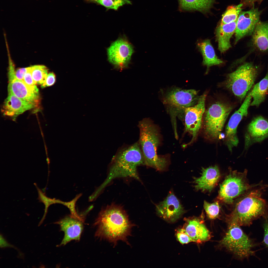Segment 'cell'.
Masks as SVG:
<instances>
[{
    "label": "cell",
    "mask_w": 268,
    "mask_h": 268,
    "mask_svg": "<svg viewBox=\"0 0 268 268\" xmlns=\"http://www.w3.org/2000/svg\"><path fill=\"white\" fill-rule=\"evenodd\" d=\"M56 80L55 75L53 72L48 74L44 83L41 85L42 88H44L53 85Z\"/></svg>",
    "instance_id": "cell-32"
},
{
    "label": "cell",
    "mask_w": 268,
    "mask_h": 268,
    "mask_svg": "<svg viewBox=\"0 0 268 268\" xmlns=\"http://www.w3.org/2000/svg\"><path fill=\"white\" fill-rule=\"evenodd\" d=\"M261 14L257 8H254L239 14L236 21L235 43L245 36L252 34L260 21Z\"/></svg>",
    "instance_id": "cell-14"
},
{
    "label": "cell",
    "mask_w": 268,
    "mask_h": 268,
    "mask_svg": "<svg viewBox=\"0 0 268 268\" xmlns=\"http://www.w3.org/2000/svg\"><path fill=\"white\" fill-rule=\"evenodd\" d=\"M96 0H85L87 2H94Z\"/></svg>",
    "instance_id": "cell-38"
},
{
    "label": "cell",
    "mask_w": 268,
    "mask_h": 268,
    "mask_svg": "<svg viewBox=\"0 0 268 268\" xmlns=\"http://www.w3.org/2000/svg\"><path fill=\"white\" fill-rule=\"evenodd\" d=\"M253 100L250 105L258 106L265 99L268 92V73L260 81L256 84L250 92Z\"/></svg>",
    "instance_id": "cell-24"
},
{
    "label": "cell",
    "mask_w": 268,
    "mask_h": 268,
    "mask_svg": "<svg viewBox=\"0 0 268 268\" xmlns=\"http://www.w3.org/2000/svg\"><path fill=\"white\" fill-rule=\"evenodd\" d=\"M134 52L133 46L125 38H118L107 49L109 61L120 69L128 67Z\"/></svg>",
    "instance_id": "cell-12"
},
{
    "label": "cell",
    "mask_w": 268,
    "mask_h": 268,
    "mask_svg": "<svg viewBox=\"0 0 268 268\" xmlns=\"http://www.w3.org/2000/svg\"><path fill=\"white\" fill-rule=\"evenodd\" d=\"M83 220L71 215L55 223L59 225L60 230L64 233L60 246L65 245L72 240L79 241L83 228Z\"/></svg>",
    "instance_id": "cell-16"
},
{
    "label": "cell",
    "mask_w": 268,
    "mask_h": 268,
    "mask_svg": "<svg viewBox=\"0 0 268 268\" xmlns=\"http://www.w3.org/2000/svg\"><path fill=\"white\" fill-rule=\"evenodd\" d=\"M37 105L35 103L22 100L12 93L8 92L2 111L4 115L14 118L25 111L34 108Z\"/></svg>",
    "instance_id": "cell-20"
},
{
    "label": "cell",
    "mask_w": 268,
    "mask_h": 268,
    "mask_svg": "<svg viewBox=\"0 0 268 268\" xmlns=\"http://www.w3.org/2000/svg\"><path fill=\"white\" fill-rule=\"evenodd\" d=\"M0 247L3 248L6 247H12V246L8 244L6 241L3 237L2 236L0 235Z\"/></svg>",
    "instance_id": "cell-36"
},
{
    "label": "cell",
    "mask_w": 268,
    "mask_h": 268,
    "mask_svg": "<svg viewBox=\"0 0 268 268\" xmlns=\"http://www.w3.org/2000/svg\"><path fill=\"white\" fill-rule=\"evenodd\" d=\"M203 207L208 218L214 219L218 216L220 211V207L218 201L212 203L204 201Z\"/></svg>",
    "instance_id": "cell-28"
},
{
    "label": "cell",
    "mask_w": 268,
    "mask_h": 268,
    "mask_svg": "<svg viewBox=\"0 0 268 268\" xmlns=\"http://www.w3.org/2000/svg\"><path fill=\"white\" fill-rule=\"evenodd\" d=\"M228 227L225 236L220 241L221 245L240 258L252 255L254 245L252 240L234 221L227 220Z\"/></svg>",
    "instance_id": "cell-6"
},
{
    "label": "cell",
    "mask_w": 268,
    "mask_h": 268,
    "mask_svg": "<svg viewBox=\"0 0 268 268\" xmlns=\"http://www.w3.org/2000/svg\"><path fill=\"white\" fill-rule=\"evenodd\" d=\"M201 176L194 177L193 183L197 191L211 192L217 184L220 176L218 167L215 165L206 168H202Z\"/></svg>",
    "instance_id": "cell-19"
},
{
    "label": "cell",
    "mask_w": 268,
    "mask_h": 268,
    "mask_svg": "<svg viewBox=\"0 0 268 268\" xmlns=\"http://www.w3.org/2000/svg\"><path fill=\"white\" fill-rule=\"evenodd\" d=\"M23 81L26 84L30 86L34 85L36 84L32 75L31 67H28V69L24 76Z\"/></svg>",
    "instance_id": "cell-33"
},
{
    "label": "cell",
    "mask_w": 268,
    "mask_h": 268,
    "mask_svg": "<svg viewBox=\"0 0 268 268\" xmlns=\"http://www.w3.org/2000/svg\"><path fill=\"white\" fill-rule=\"evenodd\" d=\"M253 44L260 51L268 50V22L260 21L256 24L252 33Z\"/></svg>",
    "instance_id": "cell-22"
},
{
    "label": "cell",
    "mask_w": 268,
    "mask_h": 268,
    "mask_svg": "<svg viewBox=\"0 0 268 268\" xmlns=\"http://www.w3.org/2000/svg\"><path fill=\"white\" fill-rule=\"evenodd\" d=\"M232 107L217 102L212 104L204 112L203 121L205 134L208 138L216 139L222 130Z\"/></svg>",
    "instance_id": "cell-8"
},
{
    "label": "cell",
    "mask_w": 268,
    "mask_h": 268,
    "mask_svg": "<svg viewBox=\"0 0 268 268\" xmlns=\"http://www.w3.org/2000/svg\"><path fill=\"white\" fill-rule=\"evenodd\" d=\"M247 171L243 172L230 170L220 185L218 199L225 203H232L234 199L243 195L254 186H251L247 178Z\"/></svg>",
    "instance_id": "cell-7"
},
{
    "label": "cell",
    "mask_w": 268,
    "mask_h": 268,
    "mask_svg": "<svg viewBox=\"0 0 268 268\" xmlns=\"http://www.w3.org/2000/svg\"><path fill=\"white\" fill-rule=\"evenodd\" d=\"M94 2L100 4L106 8L116 10L120 7L126 4L131 3L128 0H97Z\"/></svg>",
    "instance_id": "cell-29"
},
{
    "label": "cell",
    "mask_w": 268,
    "mask_h": 268,
    "mask_svg": "<svg viewBox=\"0 0 268 268\" xmlns=\"http://www.w3.org/2000/svg\"><path fill=\"white\" fill-rule=\"evenodd\" d=\"M249 106L243 103L239 108L232 116L225 130V142L229 150L232 151L233 148L237 145L239 141L236 134L237 126L244 117L248 114Z\"/></svg>",
    "instance_id": "cell-18"
},
{
    "label": "cell",
    "mask_w": 268,
    "mask_h": 268,
    "mask_svg": "<svg viewBox=\"0 0 268 268\" xmlns=\"http://www.w3.org/2000/svg\"><path fill=\"white\" fill-rule=\"evenodd\" d=\"M138 127L139 131L138 141L144 157L145 165L159 171L165 170L168 162L165 158L157 154L160 135L156 126L149 119L144 118L139 121Z\"/></svg>",
    "instance_id": "cell-3"
},
{
    "label": "cell",
    "mask_w": 268,
    "mask_h": 268,
    "mask_svg": "<svg viewBox=\"0 0 268 268\" xmlns=\"http://www.w3.org/2000/svg\"><path fill=\"white\" fill-rule=\"evenodd\" d=\"M258 73L256 67L251 63H246L228 75L225 85L238 99L242 100L254 84Z\"/></svg>",
    "instance_id": "cell-5"
},
{
    "label": "cell",
    "mask_w": 268,
    "mask_h": 268,
    "mask_svg": "<svg viewBox=\"0 0 268 268\" xmlns=\"http://www.w3.org/2000/svg\"><path fill=\"white\" fill-rule=\"evenodd\" d=\"M176 236L179 241L182 244L193 242L190 237L183 232L178 231L176 234Z\"/></svg>",
    "instance_id": "cell-31"
},
{
    "label": "cell",
    "mask_w": 268,
    "mask_h": 268,
    "mask_svg": "<svg viewBox=\"0 0 268 268\" xmlns=\"http://www.w3.org/2000/svg\"><path fill=\"white\" fill-rule=\"evenodd\" d=\"M263 227L264 230L263 241L265 244L268 246V220L264 224Z\"/></svg>",
    "instance_id": "cell-35"
},
{
    "label": "cell",
    "mask_w": 268,
    "mask_h": 268,
    "mask_svg": "<svg viewBox=\"0 0 268 268\" xmlns=\"http://www.w3.org/2000/svg\"><path fill=\"white\" fill-rule=\"evenodd\" d=\"M236 21L227 24H220L216 29V36L218 49L221 53L225 52L231 47L230 39L235 33Z\"/></svg>",
    "instance_id": "cell-21"
},
{
    "label": "cell",
    "mask_w": 268,
    "mask_h": 268,
    "mask_svg": "<svg viewBox=\"0 0 268 268\" xmlns=\"http://www.w3.org/2000/svg\"><path fill=\"white\" fill-rule=\"evenodd\" d=\"M197 46L202 56V64L207 68L223 63V61L216 55L209 39L205 40L198 43Z\"/></svg>",
    "instance_id": "cell-23"
},
{
    "label": "cell",
    "mask_w": 268,
    "mask_h": 268,
    "mask_svg": "<svg viewBox=\"0 0 268 268\" xmlns=\"http://www.w3.org/2000/svg\"><path fill=\"white\" fill-rule=\"evenodd\" d=\"M245 4L250 6H253L256 2H260L262 0H242Z\"/></svg>",
    "instance_id": "cell-37"
},
{
    "label": "cell",
    "mask_w": 268,
    "mask_h": 268,
    "mask_svg": "<svg viewBox=\"0 0 268 268\" xmlns=\"http://www.w3.org/2000/svg\"><path fill=\"white\" fill-rule=\"evenodd\" d=\"M157 214L167 221L173 222L179 218L185 210L172 191H170L165 199L156 206Z\"/></svg>",
    "instance_id": "cell-13"
},
{
    "label": "cell",
    "mask_w": 268,
    "mask_h": 268,
    "mask_svg": "<svg viewBox=\"0 0 268 268\" xmlns=\"http://www.w3.org/2000/svg\"><path fill=\"white\" fill-rule=\"evenodd\" d=\"M94 225L97 228L96 237L106 240L114 246L120 241L130 245L128 238L131 236L132 229L135 226L123 208L114 205L102 210Z\"/></svg>",
    "instance_id": "cell-1"
},
{
    "label": "cell",
    "mask_w": 268,
    "mask_h": 268,
    "mask_svg": "<svg viewBox=\"0 0 268 268\" xmlns=\"http://www.w3.org/2000/svg\"><path fill=\"white\" fill-rule=\"evenodd\" d=\"M144 165V157L138 141L120 150L112 159L103 188L114 179L131 177L141 181L137 167Z\"/></svg>",
    "instance_id": "cell-2"
},
{
    "label": "cell",
    "mask_w": 268,
    "mask_h": 268,
    "mask_svg": "<svg viewBox=\"0 0 268 268\" xmlns=\"http://www.w3.org/2000/svg\"><path fill=\"white\" fill-rule=\"evenodd\" d=\"M28 67L19 68L15 70V75L16 78L20 80H23L24 76L27 71Z\"/></svg>",
    "instance_id": "cell-34"
},
{
    "label": "cell",
    "mask_w": 268,
    "mask_h": 268,
    "mask_svg": "<svg viewBox=\"0 0 268 268\" xmlns=\"http://www.w3.org/2000/svg\"><path fill=\"white\" fill-rule=\"evenodd\" d=\"M198 92L193 89L174 88L167 91L164 98V103L170 109L184 110L196 104L199 100Z\"/></svg>",
    "instance_id": "cell-11"
},
{
    "label": "cell",
    "mask_w": 268,
    "mask_h": 268,
    "mask_svg": "<svg viewBox=\"0 0 268 268\" xmlns=\"http://www.w3.org/2000/svg\"><path fill=\"white\" fill-rule=\"evenodd\" d=\"M244 195L227 217V220L234 221L240 226L250 225L256 219L266 216L268 210L260 190H250Z\"/></svg>",
    "instance_id": "cell-4"
},
{
    "label": "cell",
    "mask_w": 268,
    "mask_h": 268,
    "mask_svg": "<svg viewBox=\"0 0 268 268\" xmlns=\"http://www.w3.org/2000/svg\"><path fill=\"white\" fill-rule=\"evenodd\" d=\"M242 4L229 6L223 15L221 24H225L236 21L242 9Z\"/></svg>",
    "instance_id": "cell-27"
},
{
    "label": "cell",
    "mask_w": 268,
    "mask_h": 268,
    "mask_svg": "<svg viewBox=\"0 0 268 268\" xmlns=\"http://www.w3.org/2000/svg\"><path fill=\"white\" fill-rule=\"evenodd\" d=\"M214 0H178L179 10L182 11L204 12L212 6Z\"/></svg>",
    "instance_id": "cell-25"
},
{
    "label": "cell",
    "mask_w": 268,
    "mask_h": 268,
    "mask_svg": "<svg viewBox=\"0 0 268 268\" xmlns=\"http://www.w3.org/2000/svg\"><path fill=\"white\" fill-rule=\"evenodd\" d=\"M14 64H10L8 67V91L21 99L37 105L39 100L38 90L35 85L30 86L23 80L17 79L15 75Z\"/></svg>",
    "instance_id": "cell-10"
},
{
    "label": "cell",
    "mask_w": 268,
    "mask_h": 268,
    "mask_svg": "<svg viewBox=\"0 0 268 268\" xmlns=\"http://www.w3.org/2000/svg\"><path fill=\"white\" fill-rule=\"evenodd\" d=\"M185 223L178 231L184 233L190 237L194 242L201 243L209 240L211 234L199 218L190 217L184 219Z\"/></svg>",
    "instance_id": "cell-17"
},
{
    "label": "cell",
    "mask_w": 268,
    "mask_h": 268,
    "mask_svg": "<svg viewBox=\"0 0 268 268\" xmlns=\"http://www.w3.org/2000/svg\"><path fill=\"white\" fill-rule=\"evenodd\" d=\"M268 137V120L262 116L255 118L249 124L245 135L246 149Z\"/></svg>",
    "instance_id": "cell-15"
},
{
    "label": "cell",
    "mask_w": 268,
    "mask_h": 268,
    "mask_svg": "<svg viewBox=\"0 0 268 268\" xmlns=\"http://www.w3.org/2000/svg\"><path fill=\"white\" fill-rule=\"evenodd\" d=\"M36 187L38 194L39 197L38 199L40 201L43 202L45 205L44 214L42 219L38 224V226H39L42 224L45 218L47 213L48 208L50 204L54 203L55 202V201L54 200H52V199L47 197L44 194H43L41 190L37 187Z\"/></svg>",
    "instance_id": "cell-30"
},
{
    "label": "cell",
    "mask_w": 268,
    "mask_h": 268,
    "mask_svg": "<svg viewBox=\"0 0 268 268\" xmlns=\"http://www.w3.org/2000/svg\"><path fill=\"white\" fill-rule=\"evenodd\" d=\"M206 96L205 94H203L199 97L196 104L184 110L185 131L191 134L192 137L186 146L190 145L196 140L201 128Z\"/></svg>",
    "instance_id": "cell-9"
},
{
    "label": "cell",
    "mask_w": 268,
    "mask_h": 268,
    "mask_svg": "<svg viewBox=\"0 0 268 268\" xmlns=\"http://www.w3.org/2000/svg\"><path fill=\"white\" fill-rule=\"evenodd\" d=\"M31 70L35 84L41 85L43 84L48 74L47 68L43 65H35L31 66Z\"/></svg>",
    "instance_id": "cell-26"
}]
</instances>
